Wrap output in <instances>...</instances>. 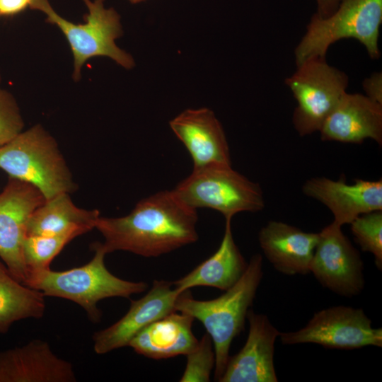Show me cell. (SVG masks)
<instances>
[{
	"mask_svg": "<svg viewBox=\"0 0 382 382\" xmlns=\"http://www.w3.org/2000/svg\"><path fill=\"white\" fill-rule=\"evenodd\" d=\"M197 221V209L173 190H163L140 200L125 216H99L95 228L104 238L107 254L124 250L150 257L196 242Z\"/></svg>",
	"mask_w": 382,
	"mask_h": 382,
	"instance_id": "1",
	"label": "cell"
},
{
	"mask_svg": "<svg viewBox=\"0 0 382 382\" xmlns=\"http://www.w3.org/2000/svg\"><path fill=\"white\" fill-rule=\"evenodd\" d=\"M262 274V257L255 254L250 258L241 277L218 298L196 300L187 289L176 300L175 311L200 321L211 337L215 353L216 381L223 374L229 359L232 341L244 329L248 311Z\"/></svg>",
	"mask_w": 382,
	"mask_h": 382,
	"instance_id": "2",
	"label": "cell"
},
{
	"mask_svg": "<svg viewBox=\"0 0 382 382\" xmlns=\"http://www.w3.org/2000/svg\"><path fill=\"white\" fill-rule=\"evenodd\" d=\"M92 247L95 253L88 263L65 271L49 268L29 272L25 285L45 296L75 302L93 323H98L101 318V311L97 307L98 301L110 297L129 298L146 290L147 283L120 279L107 269L104 260L107 253L101 243H95Z\"/></svg>",
	"mask_w": 382,
	"mask_h": 382,
	"instance_id": "3",
	"label": "cell"
},
{
	"mask_svg": "<svg viewBox=\"0 0 382 382\" xmlns=\"http://www.w3.org/2000/svg\"><path fill=\"white\" fill-rule=\"evenodd\" d=\"M0 168L36 187L45 200L76 190L55 139L35 125L0 147Z\"/></svg>",
	"mask_w": 382,
	"mask_h": 382,
	"instance_id": "4",
	"label": "cell"
},
{
	"mask_svg": "<svg viewBox=\"0 0 382 382\" xmlns=\"http://www.w3.org/2000/svg\"><path fill=\"white\" fill-rule=\"evenodd\" d=\"M105 0H83L88 8L85 23L76 24L59 16L48 0H31L30 8L46 16V22L55 25L64 35L74 57L72 78L79 81L85 62L98 56L108 57L125 69L135 65L133 57L115 44L123 34L120 16L113 8H106Z\"/></svg>",
	"mask_w": 382,
	"mask_h": 382,
	"instance_id": "5",
	"label": "cell"
},
{
	"mask_svg": "<svg viewBox=\"0 0 382 382\" xmlns=\"http://www.w3.org/2000/svg\"><path fill=\"white\" fill-rule=\"evenodd\" d=\"M382 0H340L326 18L314 13L295 50L296 65L313 57H325L330 46L342 39L353 38L366 48L372 59L380 57L379 30Z\"/></svg>",
	"mask_w": 382,
	"mask_h": 382,
	"instance_id": "6",
	"label": "cell"
},
{
	"mask_svg": "<svg viewBox=\"0 0 382 382\" xmlns=\"http://www.w3.org/2000/svg\"><path fill=\"white\" fill-rule=\"evenodd\" d=\"M173 190L189 207L216 210L225 220H231L242 212H259L265 207L260 186L233 170L231 164L193 168Z\"/></svg>",
	"mask_w": 382,
	"mask_h": 382,
	"instance_id": "7",
	"label": "cell"
},
{
	"mask_svg": "<svg viewBox=\"0 0 382 382\" xmlns=\"http://www.w3.org/2000/svg\"><path fill=\"white\" fill-rule=\"evenodd\" d=\"M285 80L297 101L292 122L300 136L320 131L348 86V76L328 64L325 57L313 56L296 65Z\"/></svg>",
	"mask_w": 382,
	"mask_h": 382,
	"instance_id": "8",
	"label": "cell"
},
{
	"mask_svg": "<svg viewBox=\"0 0 382 382\" xmlns=\"http://www.w3.org/2000/svg\"><path fill=\"white\" fill-rule=\"evenodd\" d=\"M286 345L315 343L327 348L353 349L382 347V329L374 328L363 309L337 306L316 312L301 329L279 334Z\"/></svg>",
	"mask_w": 382,
	"mask_h": 382,
	"instance_id": "9",
	"label": "cell"
},
{
	"mask_svg": "<svg viewBox=\"0 0 382 382\" xmlns=\"http://www.w3.org/2000/svg\"><path fill=\"white\" fill-rule=\"evenodd\" d=\"M45 201L32 184L8 176L0 192V259L11 274L25 284L27 269L23 244L33 212Z\"/></svg>",
	"mask_w": 382,
	"mask_h": 382,
	"instance_id": "10",
	"label": "cell"
},
{
	"mask_svg": "<svg viewBox=\"0 0 382 382\" xmlns=\"http://www.w3.org/2000/svg\"><path fill=\"white\" fill-rule=\"evenodd\" d=\"M341 227L332 222L319 232L310 272L324 287L338 295L352 297L364 289V265Z\"/></svg>",
	"mask_w": 382,
	"mask_h": 382,
	"instance_id": "11",
	"label": "cell"
},
{
	"mask_svg": "<svg viewBox=\"0 0 382 382\" xmlns=\"http://www.w3.org/2000/svg\"><path fill=\"white\" fill-rule=\"evenodd\" d=\"M181 293L171 282L154 281L144 296L131 301L129 309L124 316L93 335L95 352L103 354L128 346L131 340L146 326L176 311L175 302Z\"/></svg>",
	"mask_w": 382,
	"mask_h": 382,
	"instance_id": "12",
	"label": "cell"
},
{
	"mask_svg": "<svg viewBox=\"0 0 382 382\" xmlns=\"http://www.w3.org/2000/svg\"><path fill=\"white\" fill-rule=\"evenodd\" d=\"M249 332L244 346L229 357L220 382H277L274 366L276 339L280 332L263 314L249 309Z\"/></svg>",
	"mask_w": 382,
	"mask_h": 382,
	"instance_id": "13",
	"label": "cell"
},
{
	"mask_svg": "<svg viewBox=\"0 0 382 382\" xmlns=\"http://www.w3.org/2000/svg\"><path fill=\"white\" fill-rule=\"evenodd\" d=\"M302 191L326 206L334 216L333 222L340 226L350 224L361 214L382 210L381 179H356L347 184L343 179L317 177L307 180Z\"/></svg>",
	"mask_w": 382,
	"mask_h": 382,
	"instance_id": "14",
	"label": "cell"
},
{
	"mask_svg": "<svg viewBox=\"0 0 382 382\" xmlns=\"http://www.w3.org/2000/svg\"><path fill=\"white\" fill-rule=\"evenodd\" d=\"M169 125L189 152L193 168L212 164L231 165L224 129L210 109H187L170 120Z\"/></svg>",
	"mask_w": 382,
	"mask_h": 382,
	"instance_id": "15",
	"label": "cell"
},
{
	"mask_svg": "<svg viewBox=\"0 0 382 382\" xmlns=\"http://www.w3.org/2000/svg\"><path fill=\"white\" fill-rule=\"evenodd\" d=\"M322 141L382 145V104L361 93H345L320 129Z\"/></svg>",
	"mask_w": 382,
	"mask_h": 382,
	"instance_id": "16",
	"label": "cell"
},
{
	"mask_svg": "<svg viewBox=\"0 0 382 382\" xmlns=\"http://www.w3.org/2000/svg\"><path fill=\"white\" fill-rule=\"evenodd\" d=\"M72 364L57 357L49 344L34 340L0 352V382H74Z\"/></svg>",
	"mask_w": 382,
	"mask_h": 382,
	"instance_id": "17",
	"label": "cell"
},
{
	"mask_svg": "<svg viewBox=\"0 0 382 382\" xmlns=\"http://www.w3.org/2000/svg\"><path fill=\"white\" fill-rule=\"evenodd\" d=\"M318 238L319 233L305 232L277 221H269L258 234L260 245L269 262L288 275L310 272Z\"/></svg>",
	"mask_w": 382,
	"mask_h": 382,
	"instance_id": "18",
	"label": "cell"
},
{
	"mask_svg": "<svg viewBox=\"0 0 382 382\" xmlns=\"http://www.w3.org/2000/svg\"><path fill=\"white\" fill-rule=\"evenodd\" d=\"M176 312L146 326L131 340L128 346L139 354L154 359L188 354L199 341L192 330L195 319Z\"/></svg>",
	"mask_w": 382,
	"mask_h": 382,
	"instance_id": "19",
	"label": "cell"
},
{
	"mask_svg": "<svg viewBox=\"0 0 382 382\" xmlns=\"http://www.w3.org/2000/svg\"><path fill=\"white\" fill-rule=\"evenodd\" d=\"M247 265L234 242L231 220H226L224 236L217 250L173 284L181 292L199 286L226 291L241 277Z\"/></svg>",
	"mask_w": 382,
	"mask_h": 382,
	"instance_id": "20",
	"label": "cell"
},
{
	"mask_svg": "<svg viewBox=\"0 0 382 382\" xmlns=\"http://www.w3.org/2000/svg\"><path fill=\"white\" fill-rule=\"evenodd\" d=\"M99 216L98 210L79 208L73 203L69 193H61L45 200L33 212L26 236H50L72 229L87 233L95 228Z\"/></svg>",
	"mask_w": 382,
	"mask_h": 382,
	"instance_id": "21",
	"label": "cell"
},
{
	"mask_svg": "<svg viewBox=\"0 0 382 382\" xmlns=\"http://www.w3.org/2000/svg\"><path fill=\"white\" fill-rule=\"evenodd\" d=\"M45 296L18 281L0 259V334L16 321L40 318L45 310Z\"/></svg>",
	"mask_w": 382,
	"mask_h": 382,
	"instance_id": "22",
	"label": "cell"
},
{
	"mask_svg": "<svg viewBox=\"0 0 382 382\" xmlns=\"http://www.w3.org/2000/svg\"><path fill=\"white\" fill-rule=\"evenodd\" d=\"M85 233L72 229L50 236H26L23 244V255L28 273L50 268L52 260L74 238Z\"/></svg>",
	"mask_w": 382,
	"mask_h": 382,
	"instance_id": "23",
	"label": "cell"
},
{
	"mask_svg": "<svg viewBox=\"0 0 382 382\" xmlns=\"http://www.w3.org/2000/svg\"><path fill=\"white\" fill-rule=\"evenodd\" d=\"M355 241L363 251L374 256L378 270L382 268V210L361 214L351 223Z\"/></svg>",
	"mask_w": 382,
	"mask_h": 382,
	"instance_id": "24",
	"label": "cell"
},
{
	"mask_svg": "<svg viewBox=\"0 0 382 382\" xmlns=\"http://www.w3.org/2000/svg\"><path fill=\"white\" fill-rule=\"evenodd\" d=\"M186 356L187 364L180 381H209L211 372L215 366V353L209 335L204 334L195 349Z\"/></svg>",
	"mask_w": 382,
	"mask_h": 382,
	"instance_id": "25",
	"label": "cell"
},
{
	"mask_svg": "<svg viewBox=\"0 0 382 382\" xmlns=\"http://www.w3.org/2000/svg\"><path fill=\"white\" fill-rule=\"evenodd\" d=\"M23 120L14 96L0 88V147L23 130Z\"/></svg>",
	"mask_w": 382,
	"mask_h": 382,
	"instance_id": "26",
	"label": "cell"
},
{
	"mask_svg": "<svg viewBox=\"0 0 382 382\" xmlns=\"http://www.w3.org/2000/svg\"><path fill=\"white\" fill-rule=\"evenodd\" d=\"M366 96L370 99L382 104V74L374 72L362 83Z\"/></svg>",
	"mask_w": 382,
	"mask_h": 382,
	"instance_id": "27",
	"label": "cell"
},
{
	"mask_svg": "<svg viewBox=\"0 0 382 382\" xmlns=\"http://www.w3.org/2000/svg\"><path fill=\"white\" fill-rule=\"evenodd\" d=\"M31 0H0V17L16 16L30 8Z\"/></svg>",
	"mask_w": 382,
	"mask_h": 382,
	"instance_id": "28",
	"label": "cell"
},
{
	"mask_svg": "<svg viewBox=\"0 0 382 382\" xmlns=\"http://www.w3.org/2000/svg\"><path fill=\"white\" fill-rule=\"evenodd\" d=\"M317 11L316 14L320 18H326L337 8L340 0H316Z\"/></svg>",
	"mask_w": 382,
	"mask_h": 382,
	"instance_id": "29",
	"label": "cell"
},
{
	"mask_svg": "<svg viewBox=\"0 0 382 382\" xmlns=\"http://www.w3.org/2000/svg\"><path fill=\"white\" fill-rule=\"evenodd\" d=\"M132 4H137L145 0H128Z\"/></svg>",
	"mask_w": 382,
	"mask_h": 382,
	"instance_id": "30",
	"label": "cell"
},
{
	"mask_svg": "<svg viewBox=\"0 0 382 382\" xmlns=\"http://www.w3.org/2000/svg\"><path fill=\"white\" fill-rule=\"evenodd\" d=\"M1 81V71H0V83Z\"/></svg>",
	"mask_w": 382,
	"mask_h": 382,
	"instance_id": "31",
	"label": "cell"
}]
</instances>
